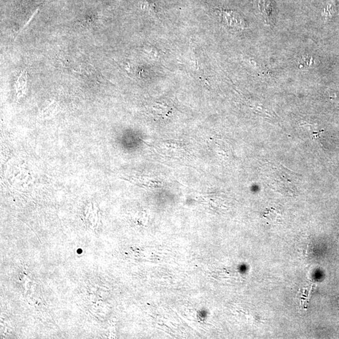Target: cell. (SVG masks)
Masks as SVG:
<instances>
[{"instance_id":"obj_1","label":"cell","mask_w":339,"mask_h":339,"mask_svg":"<svg viewBox=\"0 0 339 339\" xmlns=\"http://www.w3.org/2000/svg\"><path fill=\"white\" fill-rule=\"evenodd\" d=\"M221 22L225 26L236 32L242 31L245 29V23L239 13L232 11H221L219 13Z\"/></svg>"},{"instance_id":"obj_2","label":"cell","mask_w":339,"mask_h":339,"mask_svg":"<svg viewBox=\"0 0 339 339\" xmlns=\"http://www.w3.org/2000/svg\"><path fill=\"white\" fill-rule=\"evenodd\" d=\"M317 58L310 53H305L299 55L296 60V65L299 69L306 70L312 69L316 66Z\"/></svg>"},{"instance_id":"obj_3","label":"cell","mask_w":339,"mask_h":339,"mask_svg":"<svg viewBox=\"0 0 339 339\" xmlns=\"http://www.w3.org/2000/svg\"><path fill=\"white\" fill-rule=\"evenodd\" d=\"M259 11L261 13L262 17L264 18L265 22L268 24H271L273 22L272 13L271 10L270 12V5L266 3L265 0H259Z\"/></svg>"},{"instance_id":"obj_4","label":"cell","mask_w":339,"mask_h":339,"mask_svg":"<svg viewBox=\"0 0 339 339\" xmlns=\"http://www.w3.org/2000/svg\"><path fill=\"white\" fill-rule=\"evenodd\" d=\"M27 82V73L26 71H23L16 83V92L18 96L24 94L25 91L26 90Z\"/></svg>"},{"instance_id":"obj_5","label":"cell","mask_w":339,"mask_h":339,"mask_svg":"<svg viewBox=\"0 0 339 339\" xmlns=\"http://www.w3.org/2000/svg\"><path fill=\"white\" fill-rule=\"evenodd\" d=\"M55 104L52 103L50 105V106L48 107V109H46L45 111H44V113H42V115L44 116H48L50 115V112H52L53 111V109H55Z\"/></svg>"}]
</instances>
